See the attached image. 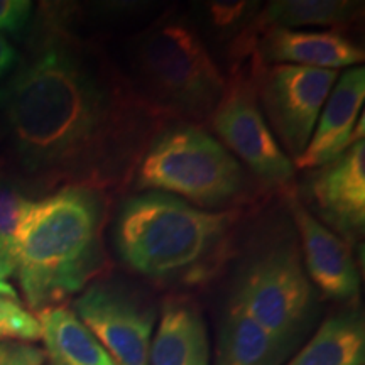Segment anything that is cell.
Instances as JSON below:
<instances>
[{"mask_svg":"<svg viewBox=\"0 0 365 365\" xmlns=\"http://www.w3.org/2000/svg\"><path fill=\"white\" fill-rule=\"evenodd\" d=\"M4 103L27 171L98 191L135 166L159 117L102 53L68 41L29 63Z\"/></svg>","mask_w":365,"mask_h":365,"instance_id":"cell-1","label":"cell"},{"mask_svg":"<svg viewBox=\"0 0 365 365\" xmlns=\"http://www.w3.org/2000/svg\"><path fill=\"white\" fill-rule=\"evenodd\" d=\"M105 207L98 190L66 186L33 202L14 244L22 293L33 309L56 307L103 266Z\"/></svg>","mask_w":365,"mask_h":365,"instance_id":"cell-2","label":"cell"},{"mask_svg":"<svg viewBox=\"0 0 365 365\" xmlns=\"http://www.w3.org/2000/svg\"><path fill=\"white\" fill-rule=\"evenodd\" d=\"M232 223L230 213L205 212L153 191L127 200L120 208L115 244L134 271L150 279H173L202 267Z\"/></svg>","mask_w":365,"mask_h":365,"instance_id":"cell-3","label":"cell"},{"mask_svg":"<svg viewBox=\"0 0 365 365\" xmlns=\"http://www.w3.org/2000/svg\"><path fill=\"white\" fill-rule=\"evenodd\" d=\"M143 98L159 115L190 120L212 115L227 81L195 29L180 21L159 22L135 48Z\"/></svg>","mask_w":365,"mask_h":365,"instance_id":"cell-4","label":"cell"},{"mask_svg":"<svg viewBox=\"0 0 365 365\" xmlns=\"http://www.w3.org/2000/svg\"><path fill=\"white\" fill-rule=\"evenodd\" d=\"M135 170L139 188L180 195L202 207H220L244 185V173L230 150L196 125L158 134Z\"/></svg>","mask_w":365,"mask_h":365,"instance_id":"cell-5","label":"cell"},{"mask_svg":"<svg viewBox=\"0 0 365 365\" xmlns=\"http://www.w3.org/2000/svg\"><path fill=\"white\" fill-rule=\"evenodd\" d=\"M313 289L294 244L274 245L245 267L234 307L291 346L308 322Z\"/></svg>","mask_w":365,"mask_h":365,"instance_id":"cell-6","label":"cell"},{"mask_svg":"<svg viewBox=\"0 0 365 365\" xmlns=\"http://www.w3.org/2000/svg\"><path fill=\"white\" fill-rule=\"evenodd\" d=\"M261 107L286 156L298 159L312 139L339 71L296 65H274L257 73Z\"/></svg>","mask_w":365,"mask_h":365,"instance_id":"cell-7","label":"cell"},{"mask_svg":"<svg viewBox=\"0 0 365 365\" xmlns=\"http://www.w3.org/2000/svg\"><path fill=\"white\" fill-rule=\"evenodd\" d=\"M73 313L115 365H149L154 308L115 284L97 282L75 299Z\"/></svg>","mask_w":365,"mask_h":365,"instance_id":"cell-8","label":"cell"},{"mask_svg":"<svg viewBox=\"0 0 365 365\" xmlns=\"http://www.w3.org/2000/svg\"><path fill=\"white\" fill-rule=\"evenodd\" d=\"M212 124L227 148L259 180L271 185H286L293 180V163L264 122L254 85L249 88L244 80L234 76L212 113Z\"/></svg>","mask_w":365,"mask_h":365,"instance_id":"cell-9","label":"cell"},{"mask_svg":"<svg viewBox=\"0 0 365 365\" xmlns=\"http://www.w3.org/2000/svg\"><path fill=\"white\" fill-rule=\"evenodd\" d=\"M312 196L328 225L354 239L365 227V144L357 140L312 180Z\"/></svg>","mask_w":365,"mask_h":365,"instance_id":"cell-10","label":"cell"},{"mask_svg":"<svg viewBox=\"0 0 365 365\" xmlns=\"http://www.w3.org/2000/svg\"><path fill=\"white\" fill-rule=\"evenodd\" d=\"M291 212L303 245L304 266L314 284L328 298H355L360 287L359 269L345 240L328 230L296 200L291 203Z\"/></svg>","mask_w":365,"mask_h":365,"instance_id":"cell-11","label":"cell"},{"mask_svg":"<svg viewBox=\"0 0 365 365\" xmlns=\"http://www.w3.org/2000/svg\"><path fill=\"white\" fill-rule=\"evenodd\" d=\"M364 98V66L349 68L333 85L318 117L312 139L303 154L296 159V166L299 170L325 166L331 159L340 156L349 145H352V132L357 125Z\"/></svg>","mask_w":365,"mask_h":365,"instance_id":"cell-12","label":"cell"},{"mask_svg":"<svg viewBox=\"0 0 365 365\" xmlns=\"http://www.w3.org/2000/svg\"><path fill=\"white\" fill-rule=\"evenodd\" d=\"M261 51L264 59L277 65H296L318 70L354 68L364 61V51L336 33L269 29Z\"/></svg>","mask_w":365,"mask_h":365,"instance_id":"cell-13","label":"cell"},{"mask_svg":"<svg viewBox=\"0 0 365 365\" xmlns=\"http://www.w3.org/2000/svg\"><path fill=\"white\" fill-rule=\"evenodd\" d=\"M207 327L193 303L170 299L163 308L149 365H208Z\"/></svg>","mask_w":365,"mask_h":365,"instance_id":"cell-14","label":"cell"},{"mask_svg":"<svg viewBox=\"0 0 365 365\" xmlns=\"http://www.w3.org/2000/svg\"><path fill=\"white\" fill-rule=\"evenodd\" d=\"M46 354L54 365H115L71 309L46 308L38 317Z\"/></svg>","mask_w":365,"mask_h":365,"instance_id":"cell-15","label":"cell"},{"mask_svg":"<svg viewBox=\"0 0 365 365\" xmlns=\"http://www.w3.org/2000/svg\"><path fill=\"white\" fill-rule=\"evenodd\" d=\"M289 346L232 304L218 339L217 365H281Z\"/></svg>","mask_w":365,"mask_h":365,"instance_id":"cell-16","label":"cell"},{"mask_svg":"<svg viewBox=\"0 0 365 365\" xmlns=\"http://www.w3.org/2000/svg\"><path fill=\"white\" fill-rule=\"evenodd\" d=\"M365 328L357 313H340L322 323L287 365H364Z\"/></svg>","mask_w":365,"mask_h":365,"instance_id":"cell-17","label":"cell"},{"mask_svg":"<svg viewBox=\"0 0 365 365\" xmlns=\"http://www.w3.org/2000/svg\"><path fill=\"white\" fill-rule=\"evenodd\" d=\"M359 4L344 0H277L269 2L259 26L294 29L303 26L344 27L354 19Z\"/></svg>","mask_w":365,"mask_h":365,"instance_id":"cell-18","label":"cell"},{"mask_svg":"<svg viewBox=\"0 0 365 365\" xmlns=\"http://www.w3.org/2000/svg\"><path fill=\"white\" fill-rule=\"evenodd\" d=\"M38 340L41 327L17 299V293L7 282L0 284V340Z\"/></svg>","mask_w":365,"mask_h":365,"instance_id":"cell-19","label":"cell"},{"mask_svg":"<svg viewBox=\"0 0 365 365\" xmlns=\"http://www.w3.org/2000/svg\"><path fill=\"white\" fill-rule=\"evenodd\" d=\"M31 205L33 200L26 198L16 186L0 182V249L7 254L14 252L16 235Z\"/></svg>","mask_w":365,"mask_h":365,"instance_id":"cell-20","label":"cell"},{"mask_svg":"<svg viewBox=\"0 0 365 365\" xmlns=\"http://www.w3.org/2000/svg\"><path fill=\"white\" fill-rule=\"evenodd\" d=\"M46 352L21 340H0V365H44Z\"/></svg>","mask_w":365,"mask_h":365,"instance_id":"cell-21","label":"cell"},{"mask_svg":"<svg viewBox=\"0 0 365 365\" xmlns=\"http://www.w3.org/2000/svg\"><path fill=\"white\" fill-rule=\"evenodd\" d=\"M33 4L29 0H0V31L17 34L29 21Z\"/></svg>","mask_w":365,"mask_h":365,"instance_id":"cell-22","label":"cell"},{"mask_svg":"<svg viewBox=\"0 0 365 365\" xmlns=\"http://www.w3.org/2000/svg\"><path fill=\"white\" fill-rule=\"evenodd\" d=\"M252 6L254 4L249 2H210L208 12L213 24L218 27H230L237 24Z\"/></svg>","mask_w":365,"mask_h":365,"instance_id":"cell-23","label":"cell"},{"mask_svg":"<svg viewBox=\"0 0 365 365\" xmlns=\"http://www.w3.org/2000/svg\"><path fill=\"white\" fill-rule=\"evenodd\" d=\"M16 49H14L12 46L9 44V41L0 34V76H4L9 70H11L14 63H16Z\"/></svg>","mask_w":365,"mask_h":365,"instance_id":"cell-24","label":"cell"},{"mask_svg":"<svg viewBox=\"0 0 365 365\" xmlns=\"http://www.w3.org/2000/svg\"><path fill=\"white\" fill-rule=\"evenodd\" d=\"M14 272H16V264H14L12 255L0 249V284L6 282Z\"/></svg>","mask_w":365,"mask_h":365,"instance_id":"cell-25","label":"cell"}]
</instances>
